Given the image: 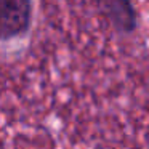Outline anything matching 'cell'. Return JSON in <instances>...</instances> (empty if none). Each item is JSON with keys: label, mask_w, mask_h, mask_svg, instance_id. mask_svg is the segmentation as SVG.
Instances as JSON below:
<instances>
[{"label": "cell", "mask_w": 149, "mask_h": 149, "mask_svg": "<svg viewBox=\"0 0 149 149\" xmlns=\"http://www.w3.org/2000/svg\"><path fill=\"white\" fill-rule=\"evenodd\" d=\"M31 23V0H0V40H10L26 34Z\"/></svg>", "instance_id": "1"}, {"label": "cell", "mask_w": 149, "mask_h": 149, "mask_svg": "<svg viewBox=\"0 0 149 149\" xmlns=\"http://www.w3.org/2000/svg\"><path fill=\"white\" fill-rule=\"evenodd\" d=\"M100 7L117 29L123 32L135 29L136 16L130 0H100Z\"/></svg>", "instance_id": "2"}]
</instances>
